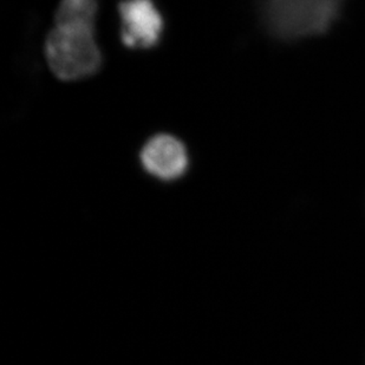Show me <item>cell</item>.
Wrapping results in <instances>:
<instances>
[{"mask_svg":"<svg viewBox=\"0 0 365 365\" xmlns=\"http://www.w3.org/2000/svg\"><path fill=\"white\" fill-rule=\"evenodd\" d=\"M345 0H262V23L282 41L323 36L339 21Z\"/></svg>","mask_w":365,"mask_h":365,"instance_id":"obj_1","label":"cell"},{"mask_svg":"<svg viewBox=\"0 0 365 365\" xmlns=\"http://www.w3.org/2000/svg\"><path fill=\"white\" fill-rule=\"evenodd\" d=\"M45 55L52 73L62 81L93 75L102 63L95 28L82 25H55L46 38Z\"/></svg>","mask_w":365,"mask_h":365,"instance_id":"obj_2","label":"cell"},{"mask_svg":"<svg viewBox=\"0 0 365 365\" xmlns=\"http://www.w3.org/2000/svg\"><path fill=\"white\" fill-rule=\"evenodd\" d=\"M118 11L124 45L129 48H150L159 41L163 17L152 0H124Z\"/></svg>","mask_w":365,"mask_h":365,"instance_id":"obj_3","label":"cell"},{"mask_svg":"<svg viewBox=\"0 0 365 365\" xmlns=\"http://www.w3.org/2000/svg\"><path fill=\"white\" fill-rule=\"evenodd\" d=\"M142 165L147 172L161 180H175L188 167V155L182 142L169 135H158L145 145Z\"/></svg>","mask_w":365,"mask_h":365,"instance_id":"obj_4","label":"cell"},{"mask_svg":"<svg viewBox=\"0 0 365 365\" xmlns=\"http://www.w3.org/2000/svg\"><path fill=\"white\" fill-rule=\"evenodd\" d=\"M96 12V0H62L56 14V25L95 28Z\"/></svg>","mask_w":365,"mask_h":365,"instance_id":"obj_5","label":"cell"}]
</instances>
